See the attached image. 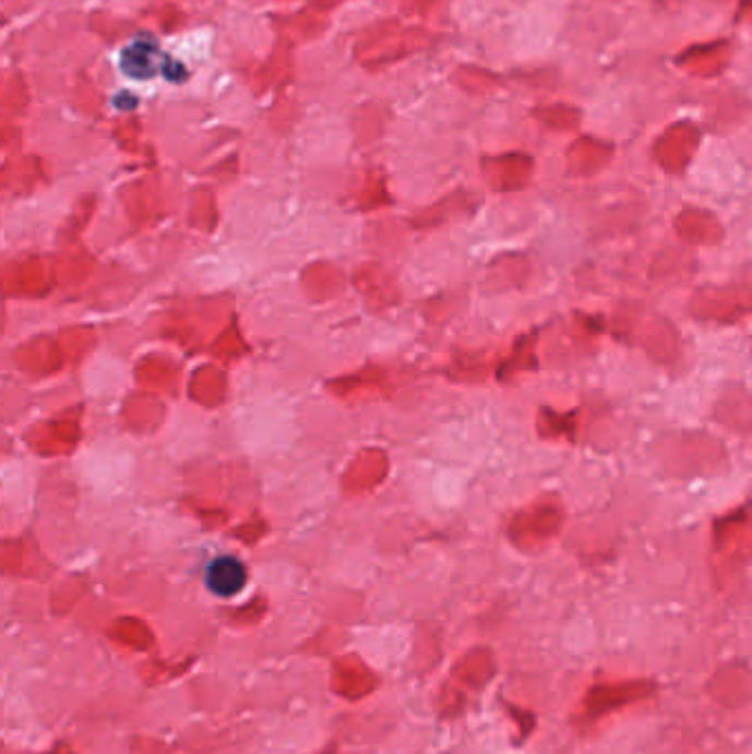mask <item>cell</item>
Wrapping results in <instances>:
<instances>
[{
  "mask_svg": "<svg viewBox=\"0 0 752 754\" xmlns=\"http://www.w3.org/2000/svg\"><path fill=\"white\" fill-rule=\"evenodd\" d=\"M159 58H162V49H159L157 40H153L148 36H142V38L133 40L129 47L122 49L120 64H122V71L129 77L151 80L153 75L164 71L159 67Z\"/></svg>",
  "mask_w": 752,
  "mask_h": 754,
  "instance_id": "1",
  "label": "cell"
},
{
  "mask_svg": "<svg viewBox=\"0 0 752 754\" xmlns=\"http://www.w3.org/2000/svg\"><path fill=\"white\" fill-rule=\"evenodd\" d=\"M248 583V572L246 567L232 559V556H222L214 559L205 572V585L207 589L219 596V598H232L237 596Z\"/></svg>",
  "mask_w": 752,
  "mask_h": 754,
  "instance_id": "2",
  "label": "cell"
}]
</instances>
